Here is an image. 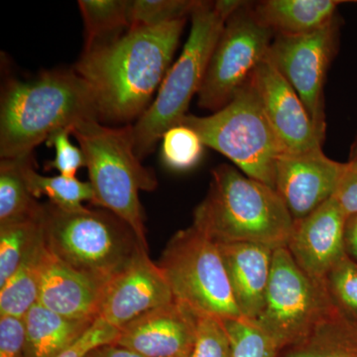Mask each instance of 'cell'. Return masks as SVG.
<instances>
[{
  "label": "cell",
  "instance_id": "6da1fadb",
  "mask_svg": "<svg viewBox=\"0 0 357 357\" xmlns=\"http://www.w3.org/2000/svg\"><path fill=\"white\" fill-rule=\"evenodd\" d=\"M185 20L130 28L84 49L75 72L88 84L100 122L128 123L151 105L177 49Z\"/></svg>",
  "mask_w": 357,
  "mask_h": 357
},
{
  "label": "cell",
  "instance_id": "7a4b0ae2",
  "mask_svg": "<svg viewBox=\"0 0 357 357\" xmlns=\"http://www.w3.org/2000/svg\"><path fill=\"white\" fill-rule=\"evenodd\" d=\"M98 119L88 84L75 70H53L7 84L0 105V157L23 159L52 134Z\"/></svg>",
  "mask_w": 357,
  "mask_h": 357
},
{
  "label": "cell",
  "instance_id": "3957f363",
  "mask_svg": "<svg viewBox=\"0 0 357 357\" xmlns=\"http://www.w3.org/2000/svg\"><path fill=\"white\" fill-rule=\"evenodd\" d=\"M295 220L273 188L222 164L211 171L210 190L192 225L218 243L287 248Z\"/></svg>",
  "mask_w": 357,
  "mask_h": 357
},
{
  "label": "cell",
  "instance_id": "277c9868",
  "mask_svg": "<svg viewBox=\"0 0 357 357\" xmlns=\"http://www.w3.org/2000/svg\"><path fill=\"white\" fill-rule=\"evenodd\" d=\"M70 132L86 159L93 192L91 204L128 223L148 249L139 192L153 191L157 180L135 153L133 126L115 128L98 119H86L75 124Z\"/></svg>",
  "mask_w": 357,
  "mask_h": 357
},
{
  "label": "cell",
  "instance_id": "5b68a950",
  "mask_svg": "<svg viewBox=\"0 0 357 357\" xmlns=\"http://www.w3.org/2000/svg\"><path fill=\"white\" fill-rule=\"evenodd\" d=\"M238 0L198 1L191 13V31L177 62L168 70L156 98L133 126L134 149L142 159L153 152L157 142L187 115L190 102L198 95L208 62L230 14Z\"/></svg>",
  "mask_w": 357,
  "mask_h": 357
},
{
  "label": "cell",
  "instance_id": "8992f818",
  "mask_svg": "<svg viewBox=\"0 0 357 357\" xmlns=\"http://www.w3.org/2000/svg\"><path fill=\"white\" fill-rule=\"evenodd\" d=\"M42 230L54 255L103 286L147 249L128 223L107 210L64 211L48 203Z\"/></svg>",
  "mask_w": 357,
  "mask_h": 357
},
{
  "label": "cell",
  "instance_id": "52a82bcc",
  "mask_svg": "<svg viewBox=\"0 0 357 357\" xmlns=\"http://www.w3.org/2000/svg\"><path fill=\"white\" fill-rule=\"evenodd\" d=\"M182 126L225 155L249 178L275 189L277 161L285 150L268 121L251 77L222 109L208 116L187 114Z\"/></svg>",
  "mask_w": 357,
  "mask_h": 357
},
{
  "label": "cell",
  "instance_id": "ba28073f",
  "mask_svg": "<svg viewBox=\"0 0 357 357\" xmlns=\"http://www.w3.org/2000/svg\"><path fill=\"white\" fill-rule=\"evenodd\" d=\"M176 302L195 314L243 319L217 241L195 225L173 236L158 262Z\"/></svg>",
  "mask_w": 357,
  "mask_h": 357
},
{
  "label": "cell",
  "instance_id": "9c48e42d",
  "mask_svg": "<svg viewBox=\"0 0 357 357\" xmlns=\"http://www.w3.org/2000/svg\"><path fill=\"white\" fill-rule=\"evenodd\" d=\"M333 304L325 282L305 273L281 248L273 252L264 309L252 321L283 352L306 337Z\"/></svg>",
  "mask_w": 357,
  "mask_h": 357
},
{
  "label": "cell",
  "instance_id": "30bf717a",
  "mask_svg": "<svg viewBox=\"0 0 357 357\" xmlns=\"http://www.w3.org/2000/svg\"><path fill=\"white\" fill-rule=\"evenodd\" d=\"M275 34L243 1L225 21L198 93L201 109H222L267 57Z\"/></svg>",
  "mask_w": 357,
  "mask_h": 357
},
{
  "label": "cell",
  "instance_id": "8fae6325",
  "mask_svg": "<svg viewBox=\"0 0 357 357\" xmlns=\"http://www.w3.org/2000/svg\"><path fill=\"white\" fill-rule=\"evenodd\" d=\"M342 20L335 16L316 31L297 36L275 35L267 58L292 86L314 128L326 138L324 89L328 70L340 49Z\"/></svg>",
  "mask_w": 357,
  "mask_h": 357
},
{
  "label": "cell",
  "instance_id": "7c38bea8",
  "mask_svg": "<svg viewBox=\"0 0 357 357\" xmlns=\"http://www.w3.org/2000/svg\"><path fill=\"white\" fill-rule=\"evenodd\" d=\"M175 302L158 263L142 249L128 266L107 284L98 318L121 331L147 312Z\"/></svg>",
  "mask_w": 357,
  "mask_h": 357
},
{
  "label": "cell",
  "instance_id": "4fadbf2b",
  "mask_svg": "<svg viewBox=\"0 0 357 357\" xmlns=\"http://www.w3.org/2000/svg\"><path fill=\"white\" fill-rule=\"evenodd\" d=\"M345 163L328 158L323 148L285 153L277 161L275 190L294 220H302L333 198Z\"/></svg>",
  "mask_w": 357,
  "mask_h": 357
},
{
  "label": "cell",
  "instance_id": "5bb4252c",
  "mask_svg": "<svg viewBox=\"0 0 357 357\" xmlns=\"http://www.w3.org/2000/svg\"><path fill=\"white\" fill-rule=\"evenodd\" d=\"M251 79L285 153H304L323 147L325 137L314 128L295 89L269 59L256 68Z\"/></svg>",
  "mask_w": 357,
  "mask_h": 357
},
{
  "label": "cell",
  "instance_id": "9a60e30c",
  "mask_svg": "<svg viewBox=\"0 0 357 357\" xmlns=\"http://www.w3.org/2000/svg\"><path fill=\"white\" fill-rule=\"evenodd\" d=\"M347 215L335 198L306 218L295 220L287 249L298 266L317 280L324 281L347 256L344 227Z\"/></svg>",
  "mask_w": 357,
  "mask_h": 357
},
{
  "label": "cell",
  "instance_id": "2e32d148",
  "mask_svg": "<svg viewBox=\"0 0 357 357\" xmlns=\"http://www.w3.org/2000/svg\"><path fill=\"white\" fill-rule=\"evenodd\" d=\"M195 332L196 314L175 301L122 328L115 344L143 357H189Z\"/></svg>",
  "mask_w": 357,
  "mask_h": 357
},
{
  "label": "cell",
  "instance_id": "e0dca14e",
  "mask_svg": "<svg viewBox=\"0 0 357 357\" xmlns=\"http://www.w3.org/2000/svg\"><path fill=\"white\" fill-rule=\"evenodd\" d=\"M105 287L59 259L47 248L40 280L38 304L41 306L66 318L93 321L98 318Z\"/></svg>",
  "mask_w": 357,
  "mask_h": 357
},
{
  "label": "cell",
  "instance_id": "ac0fdd59",
  "mask_svg": "<svg viewBox=\"0 0 357 357\" xmlns=\"http://www.w3.org/2000/svg\"><path fill=\"white\" fill-rule=\"evenodd\" d=\"M218 244L236 306L244 319L255 321L264 309L274 249L248 243Z\"/></svg>",
  "mask_w": 357,
  "mask_h": 357
},
{
  "label": "cell",
  "instance_id": "d6986e66",
  "mask_svg": "<svg viewBox=\"0 0 357 357\" xmlns=\"http://www.w3.org/2000/svg\"><path fill=\"white\" fill-rule=\"evenodd\" d=\"M96 319H77L35 304L25 314L26 357H58L76 344Z\"/></svg>",
  "mask_w": 357,
  "mask_h": 357
},
{
  "label": "cell",
  "instance_id": "ffe728a7",
  "mask_svg": "<svg viewBox=\"0 0 357 357\" xmlns=\"http://www.w3.org/2000/svg\"><path fill=\"white\" fill-rule=\"evenodd\" d=\"M340 0H265L255 14L275 35L297 36L316 31L337 15Z\"/></svg>",
  "mask_w": 357,
  "mask_h": 357
},
{
  "label": "cell",
  "instance_id": "44dd1931",
  "mask_svg": "<svg viewBox=\"0 0 357 357\" xmlns=\"http://www.w3.org/2000/svg\"><path fill=\"white\" fill-rule=\"evenodd\" d=\"M279 357H357V321L335 303L306 337Z\"/></svg>",
  "mask_w": 357,
  "mask_h": 357
},
{
  "label": "cell",
  "instance_id": "7402d4cb",
  "mask_svg": "<svg viewBox=\"0 0 357 357\" xmlns=\"http://www.w3.org/2000/svg\"><path fill=\"white\" fill-rule=\"evenodd\" d=\"M47 248L41 236L29 249L13 276L0 288V317L24 318L38 303L40 280Z\"/></svg>",
  "mask_w": 357,
  "mask_h": 357
},
{
  "label": "cell",
  "instance_id": "603a6c76",
  "mask_svg": "<svg viewBox=\"0 0 357 357\" xmlns=\"http://www.w3.org/2000/svg\"><path fill=\"white\" fill-rule=\"evenodd\" d=\"M21 172L28 191L35 199L47 197L49 203L61 210H81L84 208V202H93V188L89 182L63 175H41L33 168L32 156L21 159Z\"/></svg>",
  "mask_w": 357,
  "mask_h": 357
},
{
  "label": "cell",
  "instance_id": "cb8c5ba5",
  "mask_svg": "<svg viewBox=\"0 0 357 357\" xmlns=\"http://www.w3.org/2000/svg\"><path fill=\"white\" fill-rule=\"evenodd\" d=\"M43 204L28 191L21 172V159H1L0 164V225L41 215Z\"/></svg>",
  "mask_w": 357,
  "mask_h": 357
},
{
  "label": "cell",
  "instance_id": "d4e9b609",
  "mask_svg": "<svg viewBox=\"0 0 357 357\" xmlns=\"http://www.w3.org/2000/svg\"><path fill=\"white\" fill-rule=\"evenodd\" d=\"M128 2L126 0L77 1L84 20V49L110 39L109 36L124 28L129 29Z\"/></svg>",
  "mask_w": 357,
  "mask_h": 357
},
{
  "label": "cell",
  "instance_id": "484cf974",
  "mask_svg": "<svg viewBox=\"0 0 357 357\" xmlns=\"http://www.w3.org/2000/svg\"><path fill=\"white\" fill-rule=\"evenodd\" d=\"M42 215L43 211L36 218L0 225V288L13 276L41 236Z\"/></svg>",
  "mask_w": 357,
  "mask_h": 357
},
{
  "label": "cell",
  "instance_id": "4316f807",
  "mask_svg": "<svg viewBox=\"0 0 357 357\" xmlns=\"http://www.w3.org/2000/svg\"><path fill=\"white\" fill-rule=\"evenodd\" d=\"M229 337L231 357H279L281 349L255 321L222 319Z\"/></svg>",
  "mask_w": 357,
  "mask_h": 357
},
{
  "label": "cell",
  "instance_id": "83f0119b",
  "mask_svg": "<svg viewBox=\"0 0 357 357\" xmlns=\"http://www.w3.org/2000/svg\"><path fill=\"white\" fill-rule=\"evenodd\" d=\"M204 147L198 134L178 124L169 129L162 137V160L172 170H190L199 163Z\"/></svg>",
  "mask_w": 357,
  "mask_h": 357
},
{
  "label": "cell",
  "instance_id": "f1b7e54d",
  "mask_svg": "<svg viewBox=\"0 0 357 357\" xmlns=\"http://www.w3.org/2000/svg\"><path fill=\"white\" fill-rule=\"evenodd\" d=\"M197 0H133L128 2L129 29L151 27L191 16Z\"/></svg>",
  "mask_w": 357,
  "mask_h": 357
},
{
  "label": "cell",
  "instance_id": "f546056e",
  "mask_svg": "<svg viewBox=\"0 0 357 357\" xmlns=\"http://www.w3.org/2000/svg\"><path fill=\"white\" fill-rule=\"evenodd\" d=\"M324 282L333 302L357 321V263L345 256Z\"/></svg>",
  "mask_w": 357,
  "mask_h": 357
},
{
  "label": "cell",
  "instance_id": "4dcf8cb0",
  "mask_svg": "<svg viewBox=\"0 0 357 357\" xmlns=\"http://www.w3.org/2000/svg\"><path fill=\"white\" fill-rule=\"evenodd\" d=\"M189 357H231L229 337L222 319L196 314V332Z\"/></svg>",
  "mask_w": 357,
  "mask_h": 357
},
{
  "label": "cell",
  "instance_id": "1f68e13d",
  "mask_svg": "<svg viewBox=\"0 0 357 357\" xmlns=\"http://www.w3.org/2000/svg\"><path fill=\"white\" fill-rule=\"evenodd\" d=\"M72 128H62L52 134L47 146L54 147L55 158L45 164V170H56L66 177H76L77 171L86 167L83 151L70 140Z\"/></svg>",
  "mask_w": 357,
  "mask_h": 357
},
{
  "label": "cell",
  "instance_id": "d6a6232c",
  "mask_svg": "<svg viewBox=\"0 0 357 357\" xmlns=\"http://www.w3.org/2000/svg\"><path fill=\"white\" fill-rule=\"evenodd\" d=\"M119 333L121 331L110 326L102 319L98 318L76 344L58 357H84L93 349L103 345L115 344Z\"/></svg>",
  "mask_w": 357,
  "mask_h": 357
},
{
  "label": "cell",
  "instance_id": "836d02e7",
  "mask_svg": "<svg viewBox=\"0 0 357 357\" xmlns=\"http://www.w3.org/2000/svg\"><path fill=\"white\" fill-rule=\"evenodd\" d=\"M0 357H26L24 318L0 317Z\"/></svg>",
  "mask_w": 357,
  "mask_h": 357
},
{
  "label": "cell",
  "instance_id": "e575fe53",
  "mask_svg": "<svg viewBox=\"0 0 357 357\" xmlns=\"http://www.w3.org/2000/svg\"><path fill=\"white\" fill-rule=\"evenodd\" d=\"M333 198L347 215L357 213V160H349L345 163L344 174Z\"/></svg>",
  "mask_w": 357,
  "mask_h": 357
},
{
  "label": "cell",
  "instance_id": "d590c367",
  "mask_svg": "<svg viewBox=\"0 0 357 357\" xmlns=\"http://www.w3.org/2000/svg\"><path fill=\"white\" fill-rule=\"evenodd\" d=\"M345 252L357 263V213L347 215L344 227Z\"/></svg>",
  "mask_w": 357,
  "mask_h": 357
},
{
  "label": "cell",
  "instance_id": "8d00e7d4",
  "mask_svg": "<svg viewBox=\"0 0 357 357\" xmlns=\"http://www.w3.org/2000/svg\"><path fill=\"white\" fill-rule=\"evenodd\" d=\"M100 357H143L130 349L115 344L103 345L100 349Z\"/></svg>",
  "mask_w": 357,
  "mask_h": 357
},
{
  "label": "cell",
  "instance_id": "74e56055",
  "mask_svg": "<svg viewBox=\"0 0 357 357\" xmlns=\"http://www.w3.org/2000/svg\"><path fill=\"white\" fill-rule=\"evenodd\" d=\"M351 160H357V134L354 143H352L351 152H349V161H351Z\"/></svg>",
  "mask_w": 357,
  "mask_h": 357
},
{
  "label": "cell",
  "instance_id": "f35d334b",
  "mask_svg": "<svg viewBox=\"0 0 357 357\" xmlns=\"http://www.w3.org/2000/svg\"><path fill=\"white\" fill-rule=\"evenodd\" d=\"M100 347H98V349H93V351L89 352V354H86V356L84 357H100Z\"/></svg>",
  "mask_w": 357,
  "mask_h": 357
}]
</instances>
